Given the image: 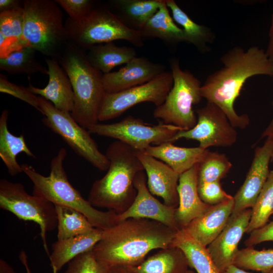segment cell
Wrapping results in <instances>:
<instances>
[{
    "label": "cell",
    "mask_w": 273,
    "mask_h": 273,
    "mask_svg": "<svg viewBox=\"0 0 273 273\" xmlns=\"http://www.w3.org/2000/svg\"><path fill=\"white\" fill-rule=\"evenodd\" d=\"M171 71H165L154 79L124 90L106 93L98 113V121H106L116 118L133 106L151 102L156 107L162 104L172 87Z\"/></svg>",
    "instance_id": "cell-12"
},
{
    "label": "cell",
    "mask_w": 273,
    "mask_h": 273,
    "mask_svg": "<svg viewBox=\"0 0 273 273\" xmlns=\"http://www.w3.org/2000/svg\"><path fill=\"white\" fill-rule=\"evenodd\" d=\"M68 14L69 18L78 21L86 17L94 8L92 0H55Z\"/></svg>",
    "instance_id": "cell-40"
},
{
    "label": "cell",
    "mask_w": 273,
    "mask_h": 273,
    "mask_svg": "<svg viewBox=\"0 0 273 273\" xmlns=\"http://www.w3.org/2000/svg\"><path fill=\"white\" fill-rule=\"evenodd\" d=\"M269 40L266 51L267 56L273 61V14L271 16V24L268 33Z\"/></svg>",
    "instance_id": "cell-43"
},
{
    "label": "cell",
    "mask_w": 273,
    "mask_h": 273,
    "mask_svg": "<svg viewBox=\"0 0 273 273\" xmlns=\"http://www.w3.org/2000/svg\"><path fill=\"white\" fill-rule=\"evenodd\" d=\"M86 129L90 133L115 139L137 151L142 152L152 144L171 143L177 132L183 130L177 126L163 123L157 125L149 124L131 115L118 122L97 123Z\"/></svg>",
    "instance_id": "cell-11"
},
{
    "label": "cell",
    "mask_w": 273,
    "mask_h": 273,
    "mask_svg": "<svg viewBox=\"0 0 273 273\" xmlns=\"http://www.w3.org/2000/svg\"><path fill=\"white\" fill-rule=\"evenodd\" d=\"M136 153L146 173L149 191L153 195L162 198L166 205L177 208L179 174L163 162L144 152L136 151Z\"/></svg>",
    "instance_id": "cell-18"
},
{
    "label": "cell",
    "mask_w": 273,
    "mask_h": 273,
    "mask_svg": "<svg viewBox=\"0 0 273 273\" xmlns=\"http://www.w3.org/2000/svg\"><path fill=\"white\" fill-rule=\"evenodd\" d=\"M23 6L0 12V58L28 46L23 34Z\"/></svg>",
    "instance_id": "cell-26"
},
{
    "label": "cell",
    "mask_w": 273,
    "mask_h": 273,
    "mask_svg": "<svg viewBox=\"0 0 273 273\" xmlns=\"http://www.w3.org/2000/svg\"><path fill=\"white\" fill-rule=\"evenodd\" d=\"M9 112L4 109L0 116V157L6 165L9 174L16 176L23 172V169L17 161V156L24 153L33 158L35 155L27 146L23 134L16 136L9 130L8 120Z\"/></svg>",
    "instance_id": "cell-24"
},
{
    "label": "cell",
    "mask_w": 273,
    "mask_h": 273,
    "mask_svg": "<svg viewBox=\"0 0 273 273\" xmlns=\"http://www.w3.org/2000/svg\"><path fill=\"white\" fill-rule=\"evenodd\" d=\"M250 234L248 238L245 241L247 247H253L266 241L273 242V220Z\"/></svg>",
    "instance_id": "cell-41"
},
{
    "label": "cell",
    "mask_w": 273,
    "mask_h": 273,
    "mask_svg": "<svg viewBox=\"0 0 273 273\" xmlns=\"http://www.w3.org/2000/svg\"><path fill=\"white\" fill-rule=\"evenodd\" d=\"M233 265L244 270L270 273L273 268V249L258 250L247 247L239 251Z\"/></svg>",
    "instance_id": "cell-36"
},
{
    "label": "cell",
    "mask_w": 273,
    "mask_h": 273,
    "mask_svg": "<svg viewBox=\"0 0 273 273\" xmlns=\"http://www.w3.org/2000/svg\"><path fill=\"white\" fill-rule=\"evenodd\" d=\"M85 51L69 41L57 58L71 81L74 93L72 117L87 128L98 121V113L106 94L103 74L88 62Z\"/></svg>",
    "instance_id": "cell-5"
},
{
    "label": "cell",
    "mask_w": 273,
    "mask_h": 273,
    "mask_svg": "<svg viewBox=\"0 0 273 273\" xmlns=\"http://www.w3.org/2000/svg\"><path fill=\"white\" fill-rule=\"evenodd\" d=\"M109 268L97 259L92 250L71 260L64 273H108Z\"/></svg>",
    "instance_id": "cell-37"
},
{
    "label": "cell",
    "mask_w": 273,
    "mask_h": 273,
    "mask_svg": "<svg viewBox=\"0 0 273 273\" xmlns=\"http://www.w3.org/2000/svg\"><path fill=\"white\" fill-rule=\"evenodd\" d=\"M169 63L173 84L164 103L154 110L153 116L163 123L187 130L197 123L193 107L202 99L201 82L190 71L181 69L177 59H170Z\"/></svg>",
    "instance_id": "cell-8"
},
{
    "label": "cell",
    "mask_w": 273,
    "mask_h": 273,
    "mask_svg": "<svg viewBox=\"0 0 273 273\" xmlns=\"http://www.w3.org/2000/svg\"><path fill=\"white\" fill-rule=\"evenodd\" d=\"M251 213L252 209H247L236 215H231L222 231L207 247L220 273L234 264L239 251V242L246 232Z\"/></svg>",
    "instance_id": "cell-16"
},
{
    "label": "cell",
    "mask_w": 273,
    "mask_h": 273,
    "mask_svg": "<svg viewBox=\"0 0 273 273\" xmlns=\"http://www.w3.org/2000/svg\"><path fill=\"white\" fill-rule=\"evenodd\" d=\"M146 180L144 170L138 173L134 180L136 197L126 211L117 215V222L130 218H146L180 230L175 219L176 208L167 206L154 197L148 188Z\"/></svg>",
    "instance_id": "cell-15"
},
{
    "label": "cell",
    "mask_w": 273,
    "mask_h": 273,
    "mask_svg": "<svg viewBox=\"0 0 273 273\" xmlns=\"http://www.w3.org/2000/svg\"><path fill=\"white\" fill-rule=\"evenodd\" d=\"M23 6V1L19 0H0V12L11 10Z\"/></svg>",
    "instance_id": "cell-42"
},
{
    "label": "cell",
    "mask_w": 273,
    "mask_h": 273,
    "mask_svg": "<svg viewBox=\"0 0 273 273\" xmlns=\"http://www.w3.org/2000/svg\"><path fill=\"white\" fill-rule=\"evenodd\" d=\"M0 207L20 219L38 224L43 246L49 257L46 236L57 227L55 205L41 197L29 194L21 183L3 178L0 180Z\"/></svg>",
    "instance_id": "cell-10"
},
{
    "label": "cell",
    "mask_w": 273,
    "mask_h": 273,
    "mask_svg": "<svg viewBox=\"0 0 273 273\" xmlns=\"http://www.w3.org/2000/svg\"><path fill=\"white\" fill-rule=\"evenodd\" d=\"M178 231L154 220L128 218L103 230L93 252L109 267L135 266L151 251L172 246Z\"/></svg>",
    "instance_id": "cell-2"
},
{
    "label": "cell",
    "mask_w": 273,
    "mask_h": 273,
    "mask_svg": "<svg viewBox=\"0 0 273 273\" xmlns=\"http://www.w3.org/2000/svg\"><path fill=\"white\" fill-rule=\"evenodd\" d=\"M270 273H273V268L270 270Z\"/></svg>",
    "instance_id": "cell-50"
},
{
    "label": "cell",
    "mask_w": 273,
    "mask_h": 273,
    "mask_svg": "<svg viewBox=\"0 0 273 273\" xmlns=\"http://www.w3.org/2000/svg\"><path fill=\"white\" fill-rule=\"evenodd\" d=\"M136 152L119 141L109 145L105 153L109 161L107 171L94 181L89 192L87 200L92 206L118 214L131 205L137 194L135 178L144 170Z\"/></svg>",
    "instance_id": "cell-3"
},
{
    "label": "cell",
    "mask_w": 273,
    "mask_h": 273,
    "mask_svg": "<svg viewBox=\"0 0 273 273\" xmlns=\"http://www.w3.org/2000/svg\"><path fill=\"white\" fill-rule=\"evenodd\" d=\"M24 38L28 46L57 59L69 41L63 14L55 0L23 1Z\"/></svg>",
    "instance_id": "cell-6"
},
{
    "label": "cell",
    "mask_w": 273,
    "mask_h": 273,
    "mask_svg": "<svg viewBox=\"0 0 273 273\" xmlns=\"http://www.w3.org/2000/svg\"><path fill=\"white\" fill-rule=\"evenodd\" d=\"M187 273H196V272L192 269H189Z\"/></svg>",
    "instance_id": "cell-49"
},
{
    "label": "cell",
    "mask_w": 273,
    "mask_h": 273,
    "mask_svg": "<svg viewBox=\"0 0 273 273\" xmlns=\"http://www.w3.org/2000/svg\"><path fill=\"white\" fill-rule=\"evenodd\" d=\"M108 273H135L130 267L114 266L109 268Z\"/></svg>",
    "instance_id": "cell-44"
},
{
    "label": "cell",
    "mask_w": 273,
    "mask_h": 273,
    "mask_svg": "<svg viewBox=\"0 0 273 273\" xmlns=\"http://www.w3.org/2000/svg\"><path fill=\"white\" fill-rule=\"evenodd\" d=\"M0 273H17L13 268L4 259H0Z\"/></svg>",
    "instance_id": "cell-45"
},
{
    "label": "cell",
    "mask_w": 273,
    "mask_h": 273,
    "mask_svg": "<svg viewBox=\"0 0 273 273\" xmlns=\"http://www.w3.org/2000/svg\"><path fill=\"white\" fill-rule=\"evenodd\" d=\"M165 71L163 65L136 57L118 71L103 74L104 90L107 94L120 92L147 83Z\"/></svg>",
    "instance_id": "cell-17"
},
{
    "label": "cell",
    "mask_w": 273,
    "mask_h": 273,
    "mask_svg": "<svg viewBox=\"0 0 273 273\" xmlns=\"http://www.w3.org/2000/svg\"><path fill=\"white\" fill-rule=\"evenodd\" d=\"M168 9L164 0L157 12L140 30L143 38H158L169 44L186 42L183 28L175 24Z\"/></svg>",
    "instance_id": "cell-29"
},
{
    "label": "cell",
    "mask_w": 273,
    "mask_h": 273,
    "mask_svg": "<svg viewBox=\"0 0 273 273\" xmlns=\"http://www.w3.org/2000/svg\"><path fill=\"white\" fill-rule=\"evenodd\" d=\"M251 209V216L246 232L247 234L265 225L273 214V170L269 171L267 180Z\"/></svg>",
    "instance_id": "cell-34"
},
{
    "label": "cell",
    "mask_w": 273,
    "mask_h": 273,
    "mask_svg": "<svg viewBox=\"0 0 273 273\" xmlns=\"http://www.w3.org/2000/svg\"><path fill=\"white\" fill-rule=\"evenodd\" d=\"M220 60L223 67L209 75L201 85L202 97L222 110L235 128L245 129L250 118L246 114L236 113L235 102L249 77L258 75L273 76V61L263 49L256 46L247 50L235 47Z\"/></svg>",
    "instance_id": "cell-1"
},
{
    "label": "cell",
    "mask_w": 273,
    "mask_h": 273,
    "mask_svg": "<svg viewBox=\"0 0 273 273\" xmlns=\"http://www.w3.org/2000/svg\"><path fill=\"white\" fill-rule=\"evenodd\" d=\"M197 121L192 128L180 130L171 143L180 139L196 140L200 147L208 149L210 147H230L237 141V132L223 111L213 103L196 110Z\"/></svg>",
    "instance_id": "cell-13"
},
{
    "label": "cell",
    "mask_w": 273,
    "mask_h": 273,
    "mask_svg": "<svg viewBox=\"0 0 273 273\" xmlns=\"http://www.w3.org/2000/svg\"><path fill=\"white\" fill-rule=\"evenodd\" d=\"M44 125L59 135L78 156L96 168L107 170L109 161L99 149L90 132L79 125L70 113L56 108L50 101L38 96Z\"/></svg>",
    "instance_id": "cell-9"
},
{
    "label": "cell",
    "mask_w": 273,
    "mask_h": 273,
    "mask_svg": "<svg viewBox=\"0 0 273 273\" xmlns=\"http://www.w3.org/2000/svg\"><path fill=\"white\" fill-rule=\"evenodd\" d=\"M65 26L69 41L85 51L96 45L121 39L137 47L144 45L140 31L127 27L113 12L104 7L94 8L80 20L68 17Z\"/></svg>",
    "instance_id": "cell-7"
},
{
    "label": "cell",
    "mask_w": 273,
    "mask_h": 273,
    "mask_svg": "<svg viewBox=\"0 0 273 273\" xmlns=\"http://www.w3.org/2000/svg\"><path fill=\"white\" fill-rule=\"evenodd\" d=\"M0 92L10 95L31 105L41 113L38 96L33 94L28 88L9 81L4 74H0Z\"/></svg>",
    "instance_id": "cell-38"
},
{
    "label": "cell",
    "mask_w": 273,
    "mask_h": 273,
    "mask_svg": "<svg viewBox=\"0 0 273 273\" xmlns=\"http://www.w3.org/2000/svg\"><path fill=\"white\" fill-rule=\"evenodd\" d=\"M172 246L176 247L183 251L189 267L194 269L196 273H220L207 247L191 238L182 230L178 231Z\"/></svg>",
    "instance_id": "cell-30"
},
{
    "label": "cell",
    "mask_w": 273,
    "mask_h": 273,
    "mask_svg": "<svg viewBox=\"0 0 273 273\" xmlns=\"http://www.w3.org/2000/svg\"><path fill=\"white\" fill-rule=\"evenodd\" d=\"M103 231L95 228L89 233L54 242L49 256L53 273H58L79 255L93 250L101 239Z\"/></svg>",
    "instance_id": "cell-22"
},
{
    "label": "cell",
    "mask_w": 273,
    "mask_h": 273,
    "mask_svg": "<svg viewBox=\"0 0 273 273\" xmlns=\"http://www.w3.org/2000/svg\"><path fill=\"white\" fill-rule=\"evenodd\" d=\"M272 104L273 105V102ZM272 135H273V118L269 125L263 132L261 138L267 137V136Z\"/></svg>",
    "instance_id": "cell-48"
},
{
    "label": "cell",
    "mask_w": 273,
    "mask_h": 273,
    "mask_svg": "<svg viewBox=\"0 0 273 273\" xmlns=\"http://www.w3.org/2000/svg\"><path fill=\"white\" fill-rule=\"evenodd\" d=\"M164 0H114V13L129 28L140 31L157 12Z\"/></svg>",
    "instance_id": "cell-25"
},
{
    "label": "cell",
    "mask_w": 273,
    "mask_h": 273,
    "mask_svg": "<svg viewBox=\"0 0 273 273\" xmlns=\"http://www.w3.org/2000/svg\"><path fill=\"white\" fill-rule=\"evenodd\" d=\"M49 82L42 88L34 86L29 80V89L51 102L58 109L71 113L74 106V93L70 79L57 59L47 58Z\"/></svg>",
    "instance_id": "cell-21"
},
{
    "label": "cell",
    "mask_w": 273,
    "mask_h": 273,
    "mask_svg": "<svg viewBox=\"0 0 273 273\" xmlns=\"http://www.w3.org/2000/svg\"><path fill=\"white\" fill-rule=\"evenodd\" d=\"M234 205L233 198L211 205L203 214L181 230L198 243L207 247L225 227L232 214Z\"/></svg>",
    "instance_id": "cell-20"
},
{
    "label": "cell",
    "mask_w": 273,
    "mask_h": 273,
    "mask_svg": "<svg viewBox=\"0 0 273 273\" xmlns=\"http://www.w3.org/2000/svg\"><path fill=\"white\" fill-rule=\"evenodd\" d=\"M198 164L179 175L177 192L179 203L175 219L179 229L187 226L211 206L201 199L198 191Z\"/></svg>",
    "instance_id": "cell-19"
},
{
    "label": "cell",
    "mask_w": 273,
    "mask_h": 273,
    "mask_svg": "<svg viewBox=\"0 0 273 273\" xmlns=\"http://www.w3.org/2000/svg\"><path fill=\"white\" fill-rule=\"evenodd\" d=\"M221 273H251L245 271L235 265H232Z\"/></svg>",
    "instance_id": "cell-47"
},
{
    "label": "cell",
    "mask_w": 273,
    "mask_h": 273,
    "mask_svg": "<svg viewBox=\"0 0 273 273\" xmlns=\"http://www.w3.org/2000/svg\"><path fill=\"white\" fill-rule=\"evenodd\" d=\"M130 267L135 273H187L189 266L183 251L171 246L160 249L140 264Z\"/></svg>",
    "instance_id": "cell-27"
},
{
    "label": "cell",
    "mask_w": 273,
    "mask_h": 273,
    "mask_svg": "<svg viewBox=\"0 0 273 273\" xmlns=\"http://www.w3.org/2000/svg\"><path fill=\"white\" fill-rule=\"evenodd\" d=\"M58 221V240L89 233L95 228L85 215L68 207L55 205Z\"/></svg>",
    "instance_id": "cell-33"
},
{
    "label": "cell",
    "mask_w": 273,
    "mask_h": 273,
    "mask_svg": "<svg viewBox=\"0 0 273 273\" xmlns=\"http://www.w3.org/2000/svg\"><path fill=\"white\" fill-rule=\"evenodd\" d=\"M165 1L168 8L171 11L173 19L183 27L186 42L193 44L201 52H205L207 43L214 38L210 29L193 21L174 0Z\"/></svg>",
    "instance_id": "cell-31"
},
{
    "label": "cell",
    "mask_w": 273,
    "mask_h": 273,
    "mask_svg": "<svg viewBox=\"0 0 273 273\" xmlns=\"http://www.w3.org/2000/svg\"><path fill=\"white\" fill-rule=\"evenodd\" d=\"M198 191L202 201L210 205H216L233 198L222 189L220 181L198 184Z\"/></svg>",
    "instance_id": "cell-39"
},
{
    "label": "cell",
    "mask_w": 273,
    "mask_h": 273,
    "mask_svg": "<svg viewBox=\"0 0 273 273\" xmlns=\"http://www.w3.org/2000/svg\"><path fill=\"white\" fill-rule=\"evenodd\" d=\"M66 150L61 148L50 163V173L44 176L28 164L21 165L23 172L33 185L32 194L55 205L75 209L86 216L95 228L105 230L117 223L114 211L98 210L85 200L69 182L64 167Z\"/></svg>",
    "instance_id": "cell-4"
},
{
    "label": "cell",
    "mask_w": 273,
    "mask_h": 273,
    "mask_svg": "<svg viewBox=\"0 0 273 273\" xmlns=\"http://www.w3.org/2000/svg\"><path fill=\"white\" fill-rule=\"evenodd\" d=\"M86 56L89 64L104 74L117 66L129 62L136 57V52L134 48L119 47L110 42L92 47Z\"/></svg>",
    "instance_id": "cell-28"
},
{
    "label": "cell",
    "mask_w": 273,
    "mask_h": 273,
    "mask_svg": "<svg viewBox=\"0 0 273 273\" xmlns=\"http://www.w3.org/2000/svg\"><path fill=\"white\" fill-rule=\"evenodd\" d=\"M273 159V135L267 136L263 145L257 147L246 178L233 197L231 215H236L252 208L269 173V163Z\"/></svg>",
    "instance_id": "cell-14"
},
{
    "label": "cell",
    "mask_w": 273,
    "mask_h": 273,
    "mask_svg": "<svg viewBox=\"0 0 273 273\" xmlns=\"http://www.w3.org/2000/svg\"><path fill=\"white\" fill-rule=\"evenodd\" d=\"M232 163L223 154L208 151L198 163V184L220 181L232 167Z\"/></svg>",
    "instance_id": "cell-35"
},
{
    "label": "cell",
    "mask_w": 273,
    "mask_h": 273,
    "mask_svg": "<svg viewBox=\"0 0 273 273\" xmlns=\"http://www.w3.org/2000/svg\"><path fill=\"white\" fill-rule=\"evenodd\" d=\"M36 51L29 46L23 47L0 58V69L11 74H48V69L36 59Z\"/></svg>",
    "instance_id": "cell-32"
},
{
    "label": "cell",
    "mask_w": 273,
    "mask_h": 273,
    "mask_svg": "<svg viewBox=\"0 0 273 273\" xmlns=\"http://www.w3.org/2000/svg\"><path fill=\"white\" fill-rule=\"evenodd\" d=\"M208 151L200 147H181L166 142L149 146L144 152L163 162L180 175L198 164Z\"/></svg>",
    "instance_id": "cell-23"
},
{
    "label": "cell",
    "mask_w": 273,
    "mask_h": 273,
    "mask_svg": "<svg viewBox=\"0 0 273 273\" xmlns=\"http://www.w3.org/2000/svg\"><path fill=\"white\" fill-rule=\"evenodd\" d=\"M19 258L24 266V267L25 268L26 271L27 273H31L30 268L29 267L28 262V259H27V256L26 255V252L22 250L21 252L19 254Z\"/></svg>",
    "instance_id": "cell-46"
}]
</instances>
